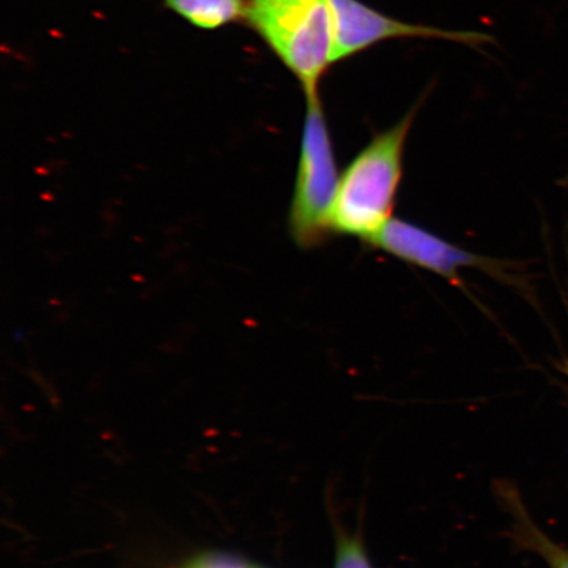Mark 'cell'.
Wrapping results in <instances>:
<instances>
[{"mask_svg": "<svg viewBox=\"0 0 568 568\" xmlns=\"http://www.w3.org/2000/svg\"><path fill=\"white\" fill-rule=\"evenodd\" d=\"M567 374H568V371H567Z\"/></svg>", "mask_w": 568, "mask_h": 568, "instance_id": "9", "label": "cell"}, {"mask_svg": "<svg viewBox=\"0 0 568 568\" xmlns=\"http://www.w3.org/2000/svg\"><path fill=\"white\" fill-rule=\"evenodd\" d=\"M520 518L521 523L518 524V529H520V538L524 544L541 554L548 560L551 568H568V550L559 548V546L549 541L527 518Z\"/></svg>", "mask_w": 568, "mask_h": 568, "instance_id": "6", "label": "cell"}, {"mask_svg": "<svg viewBox=\"0 0 568 568\" xmlns=\"http://www.w3.org/2000/svg\"><path fill=\"white\" fill-rule=\"evenodd\" d=\"M186 568H252L247 567L243 560H240L237 558L226 557L222 556V554H219V556H207L202 557L194 562H191L189 567Z\"/></svg>", "mask_w": 568, "mask_h": 568, "instance_id": "8", "label": "cell"}, {"mask_svg": "<svg viewBox=\"0 0 568 568\" xmlns=\"http://www.w3.org/2000/svg\"><path fill=\"white\" fill-rule=\"evenodd\" d=\"M170 11L202 30H217L245 19L247 0H163Z\"/></svg>", "mask_w": 568, "mask_h": 568, "instance_id": "5", "label": "cell"}, {"mask_svg": "<svg viewBox=\"0 0 568 568\" xmlns=\"http://www.w3.org/2000/svg\"><path fill=\"white\" fill-rule=\"evenodd\" d=\"M244 20L296 78L304 97L318 94L335 65L324 0H247Z\"/></svg>", "mask_w": 568, "mask_h": 568, "instance_id": "2", "label": "cell"}, {"mask_svg": "<svg viewBox=\"0 0 568 568\" xmlns=\"http://www.w3.org/2000/svg\"><path fill=\"white\" fill-rule=\"evenodd\" d=\"M418 106L376 136L339 175L331 212L333 234L371 244L393 220L402 184L404 152Z\"/></svg>", "mask_w": 568, "mask_h": 568, "instance_id": "1", "label": "cell"}, {"mask_svg": "<svg viewBox=\"0 0 568 568\" xmlns=\"http://www.w3.org/2000/svg\"><path fill=\"white\" fill-rule=\"evenodd\" d=\"M253 568V567H252Z\"/></svg>", "mask_w": 568, "mask_h": 568, "instance_id": "10", "label": "cell"}, {"mask_svg": "<svg viewBox=\"0 0 568 568\" xmlns=\"http://www.w3.org/2000/svg\"><path fill=\"white\" fill-rule=\"evenodd\" d=\"M333 568H374L361 537L338 532Z\"/></svg>", "mask_w": 568, "mask_h": 568, "instance_id": "7", "label": "cell"}, {"mask_svg": "<svg viewBox=\"0 0 568 568\" xmlns=\"http://www.w3.org/2000/svg\"><path fill=\"white\" fill-rule=\"evenodd\" d=\"M378 251L443 276L454 286H460L462 268H479L487 273H500L499 264L465 251L437 234L404 219H393L371 244Z\"/></svg>", "mask_w": 568, "mask_h": 568, "instance_id": "4", "label": "cell"}, {"mask_svg": "<svg viewBox=\"0 0 568 568\" xmlns=\"http://www.w3.org/2000/svg\"><path fill=\"white\" fill-rule=\"evenodd\" d=\"M304 98L305 115L290 209V231L297 245L314 248L333 236L331 212L341 174L322 97L318 92Z\"/></svg>", "mask_w": 568, "mask_h": 568, "instance_id": "3", "label": "cell"}]
</instances>
